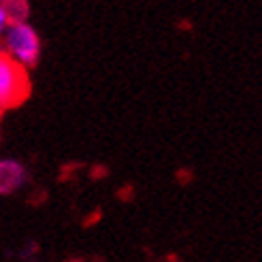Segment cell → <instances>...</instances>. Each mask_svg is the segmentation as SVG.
<instances>
[{"label":"cell","mask_w":262,"mask_h":262,"mask_svg":"<svg viewBox=\"0 0 262 262\" xmlns=\"http://www.w3.org/2000/svg\"><path fill=\"white\" fill-rule=\"evenodd\" d=\"M38 250H41V247H38V243H36V241H28V245L21 247V250H19L17 258H19V260H34V256L38 254Z\"/></svg>","instance_id":"cell-5"},{"label":"cell","mask_w":262,"mask_h":262,"mask_svg":"<svg viewBox=\"0 0 262 262\" xmlns=\"http://www.w3.org/2000/svg\"><path fill=\"white\" fill-rule=\"evenodd\" d=\"M3 34H5L3 36L5 51L13 60L24 64L26 69H34L41 62V51H43L41 36L28 21H13Z\"/></svg>","instance_id":"cell-2"},{"label":"cell","mask_w":262,"mask_h":262,"mask_svg":"<svg viewBox=\"0 0 262 262\" xmlns=\"http://www.w3.org/2000/svg\"><path fill=\"white\" fill-rule=\"evenodd\" d=\"M30 181L28 166L17 158H3L0 160V194L11 196L21 190Z\"/></svg>","instance_id":"cell-3"},{"label":"cell","mask_w":262,"mask_h":262,"mask_svg":"<svg viewBox=\"0 0 262 262\" xmlns=\"http://www.w3.org/2000/svg\"><path fill=\"white\" fill-rule=\"evenodd\" d=\"M107 173H109L107 166H94V168L90 171V177H92V179H102V177H107Z\"/></svg>","instance_id":"cell-6"},{"label":"cell","mask_w":262,"mask_h":262,"mask_svg":"<svg viewBox=\"0 0 262 262\" xmlns=\"http://www.w3.org/2000/svg\"><path fill=\"white\" fill-rule=\"evenodd\" d=\"M100 215H102L100 211H96L94 215H90V217L85 220V226H94V222H98V220H100Z\"/></svg>","instance_id":"cell-8"},{"label":"cell","mask_w":262,"mask_h":262,"mask_svg":"<svg viewBox=\"0 0 262 262\" xmlns=\"http://www.w3.org/2000/svg\"><path fill=\"white\" fill-rule=\"evenodd\" d=\"M30 17L28 0H0V32H5L13 21H26Z\"/></svg>","instance_id":"cell-4"},{"label":"cell","mask_w":262,"mask_h":262,"mask_svg":"<svg viewBox=\"0 0 262 262\" xmlns=\"http://www.w3.org/2000/svg\"><path fill=\"white\" fill-rule=\"evenodd\" d=\"M130 190H133L130 186H128V188H122V192H117V196H120L122 201H126V199L130 201V199H133V192H130Z\"/></svg>","instance_id":"cell-7"},{"label":"cell","mask_w":262,"mask_h":262,"mask_svg":"<svg viewBox=\"0 0 262 262\" xmlns=\"http://www.w3.org/2000/svg\"><path fill=\"white\" fill-rule=\"evenodd\" d=\"M30 92L32 85L28 69L3 51L0 56V109L3 113L24 104L30 98Z\"/></svg>","instance_id":"cell-1"}]
</instances>
